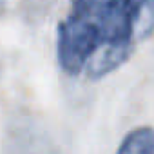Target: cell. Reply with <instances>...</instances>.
Returning <instances> with one entry per match:
<instances>
[{
  "instance_id": "cell-1",
  "label": "cell",
  "mask_w": 154,
  "mask_h": 154,
  "mask_svg": "<svg viewBox=\"0 0 154 154\" xmlns=\"http://www.w3.org/2000/svg\"><path fill=\"white\" fill-rule=\"evenodd\" d=\"M152 31L154 0H72L58 24V63L69 76L103 78Z\"/></svg>"
},
{
  "instance_id": "cell-2",
  "label": "cell",
  "mask_w": 154,
  "mask_h": 154,
  "mask_svg": "<svg viewBox=\"0 0 154 154\" xmlns=\"http://www.w3.org/2000/svg\"><path fill=\"white\" fill-rule=\"evenodd\" d=\"M116 154H154V129L136 127L120 143Z\"/></svg>"
}]
</instances>
